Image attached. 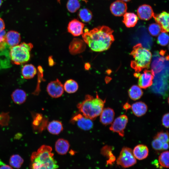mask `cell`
<instances>
[{
	"label": "cell",
	"instance_id": "cell-1",
	"mask_svg": "<svg viewBox=\"0 0 169 169\" xmlns=\"http://www.w3.org/2000/svg\"><path fill=\"white\" fill-rule=\"evenodd\" d=\"M113 30L108 26H102L89 31L84 30L82 34L83 41L92 51L101 52L108 49L114 40Z\"/></svg>",
	"mask_w": 169,
	"mask_h": 169
},
{
	"label": "cell",
	"instance_id": "cell-2",
	"mask_svg": "<svg viewBox=\"0 0 169 169\" xmlns=\"http://www.w3.org/2000/svg\"><path fill=\"white\" fill-rule=\"evenodd\" d=\"M52 148L43 145L32 153L30 158V169H58L59 166L54 157Z\"/></svg>",
	"mask_w": 169,
	"mask_h": 169
},
{
	"label": "cell",
	"instance_id": "cell-3",
	"mask_svg": "<svg viewBox=\"0 0 169 169\" xmlns=\"http://www.w3.org/2000/svg\"><path fill=\"white\" fill-rule=\"evenodd\" d=\"M105 100L100 98L97 94L95 97L87 95L84 99L78 103L77 107L85 117L93 120L100 115L104 109Z\"/></svg>",
	"mask_w": 169,
	"mask_h": 169
},
{
	"label": "cell",
	"instance_id": "cell-4",
	"mask_svg": "<svg viewBox=\"0 0 169 169\" xmlns=\"http://www.w3.org/2000/svg\"><path fill=\"white\" fill-rule=\"evenodd\" d=\"M131 54L133 58L131 66L136 72H139L149 67L152 58L151 53L141 44H138L134 47Z\"/></svg>",
	"mask_w": 169,
	"mask_h": 169
},
{
	"label": "cell",
	"instance_id": "cell-5",
	"mask_svg": "<svg viewBox=\"0 0 169 169\" xmlns=\"http://www.w3.org/2000/svg\"><path fill=\"white\" fill-rule=\"evenodd\" d=\"M33 47L31 44L25 43L11 47L10 55L13 62L17 65L27 62L30 59V52Z\"/></svg>",
	"mask_w": 169,
	"mask_h": 169
},
{
	"label": "cell",
	"instance_id": "cell-6",
	"mask_svg": "<svg viewBox=\"0 0 169 169\" xmlns=\"http://www.w3.org/2000/svg\"><path fill=\"white\" fill-rule=\"evenodd\" d=\"M118 165L127 168L135 164L136 162L132 150L127 147H123L116 161Z\"/></svg>",
	"mask_w": 169,
	"mask_h": 169
},
{
	"label": "cell",
	"instance_id": "cell-7",
	"mask_svg": "<svg viewBox=\"0 0 169 169\" xmlns=\"http://www.w3.org/2000/svg\"><path fill=\"white\" fill-rule=\"evenodd\" d=\"M128 122L127 116L125 115H121L113 121L110 127V130L117 133L121 137L124 135V130Z\"/></svg>",
	"mask_w": 169,
	"mask_h": 169
},
{
	"label": "cell",
	"instance_id": "cell-8",
	"mask_svg": "<svg viewBox=\"0 0 169 169\" xmlns=\"http://www.w3.org/2000/svg\"><path fill=\"white\" fill-rule=\"evenodd\" d=\"M92 120L89 119L81 114L74 115L71 118V122L76 125L80 128L84 130H89L93 126Z\"/></svg>",
	"mask_w": 169,
	"mask_h": 169
},
{
	"label": "cell",
	"instance_id": "cell-9",
	"mask_svg": "<svg viewBox=\"0 0 169 169\" xmlns=\"http://www.w3.org/2000/svg\"><path fill=\"white\" fill-rule=\"evenodd\" d=\"M64 86L58 79L49 82L47 87V91L49 95L53 98L61 96L64 93Z\"/></svg>",
	"mask_w": 169,
	"mask_h": 169
},
{
	"label": "cell",
	"instance_id": "cell-10",
	"mask_svg": "<svg viewBox=\"0 0 169 169\" xmlns=\"http://www.w3.org/2000/svg\"><path fill=\"white\" fill-rule=\"evenodd\" d=\"M154 73L152 70H145L138 76V86L141 88L146 89L152 84Z\"/></svg>",
	"mask_w": 169,
	"mask_h": 169
},
{
	"label": "cell",
	"instance_id": "cell-11",
	"mask_svg": "<svg viewBox=\"0 0 169 169\" xmlns=\"http://www.w3.org/2000/svg\"><path fill=\"white\" fill-rule=\"evenodd\" d=\"M84 25V23L74 19L69 23L68 31L74 36H78L83 34Z\"/></svg>",
	"mask_w": 169,
	"mask_h": 169
},
{
	"label": "cell",
	"instance_id": "cell-12",
	"mask_svg": "<svg viewBox=\"0 0 169 169\" xmlns=\"http://www.w3.org/2000/svg\"><path fill=\"white\" fill-rule=\"evenodd\" d=\"M127 8V4L124 2L117 0L111 4L110 9L111 13L116 16H121L126 13Z\"/></svg>",
	"mask_w": 169,
	"mask_h": 169
},
{
	"label": "cell",
	"instance_id": "cell-13",
	"mask_svg": "<svg viewBox=\"0 0 169 169\" xmlns=\"http://www.w3.org/2000/svg\"><path fill=\"white\" fill-rule=\"evenodd\" d=\"M153 17L156 23L160 26L161 32H168L169 31V14L163 11L159 14H154Z\"/></svg>",
	"mask_w": 169,
	"mask_h": 169
},
{
	"label": "cell",
	"instance_id": "cell-14",
	"mask_svg": "<svg viewBox=\"0 0 169 169\" xmlns=\"http://www.w3.org/2000/svg\"><path fill=\"white\" fill-rule=\"evenodd\" d=\"M86 47L85 43L83 40L78 38H74L69 45V50L71 54L75 55L83 52Z\"/></svg>",
	"mask_w": 169,
	"mask_h": 169
},
{
	"label": "cell",
	"instance_id": "cell-15",
	"mask_svg": "<svg viewBox=\"0 0 169 169\" xmlns=\"http://www.w3.org/2000/svg\"><path fill=\"white\" fill-rule=\"evenodd\" d=\"M137 14L141 19L148 20L153 17L154 13L150 5L145 4L138 7L137 10Z\"/></svg>",
	"mask_w": 169,
	"mask_h": 169
},
{
	"label": "cell",
	"instance_id": "cell-16",
	"mask_svg": "<svg viewBox=\"0 0 169 169\" xmlns=\"http://www.w3.org/2000/svg\"><path fill=\"white\" fill-rule=\"evenodd\" d=\"M115 116L114 110L110 108L103 109L100 115V121L104 125L112 123Z\"/></svg>",
	"mask_w": 169,
	"mask_h": 169
},
{
	"label": "cell",
	"instance_id": "cell-17",
	"mask_svg": "<svg viewBox=\"0 0 169 169\" xmlns=\"http://www.w3.org/2000/svg\"><path fill=\"white\" fill-rule=\"evenodd\" d=\"M20 40V35L17 32L11 30L6 33L5 42L10 47H12L18 45Z\"/></svg>",
	"mask_w": 169,
	"mask_h": 169
},
{
	"label": "cell",
	"instance_id": "cell-18",
	"mask_svg": "<svg viewBox=\"0 0 169 169\" xmlns=\"http://www.w3.org/2000/svg\"><path fill=\"white\" fill-rule=\"evenodd\" d=\"M135 157L139 160L144 159L148 155L149 150L147 147L143 144L136 146L133 151Z\"/></svg>",
	"mask_w": 169,
	"mask_h": 169
},
{
	"label": "cell",
	"instance_id": "cell-19",
	"mask_svg": "<svg viewBox=\"0 0 169 169\" xmlns=\"http://www.w3.org/2000/svg\"><path fill=\"white\" fill-rule=\"evenodd\" d=\"M134 114L137 117H141L145 115L147 110L146 104L142 101L133 103L131 106Z\"/></svg>",
	"mask_w": 169,
	"mask_h": 169
},
{
	"label": "cell",
	"instance_id": "cell-20",
	"mask_svg": "<svg viewBox=\"0 0 169 169\" xmlns=\"http://www.w3.org/2000/svg\"><path fill=\"white\" fill-rule=\"evenodd\" d=\"M69 147V142L62 138L58 139L55 143V148L56 152L61 155H65L68 152Z\"/></svg>",
	"mask_w": 169,
	"mask_h": 169
},
{
	"label": "cell",
	"instance_id": "cell-21",
	"mask_svg": "<svg viewBox=\"0 0 169 169\" xmlns=\"http://www.w3.org/2000/svg\"><path fill=\"white\" fill-rule=\"evenodd\" d=\"M138 20L137 16L132 13H125L123 15L122 21L127 28L133 27L135 26Z\"/></svg>",
	"mask_w": 169,
	"mask_h": 169
},
{
	"label": "cell",
	"instance_id": "cell-22",
	"mask_svg": "<svg viewBox=\"0 0 169 169\" xmlns=\"http://www.w3.org/2000/svg\"><path fill=\"white\" fill-rule=\"evenodd\" d=\"M47 128L50 133L58 135L63 131V126L60 121L54 120L49 122L47 125Z\"/></svg>",
	"mask_w": 169,
	"mask_h": 169
},
{
	"label": "cell",
	"instance_id": "cell-23",
	"mask_svg": "<svg viewBox=\"0 0 169 169\" xmlns=\"http://www.w3.org/2000/svg\"><path fill=\"white\" fill-rule=\"evenodd\" d=\"M11 97L15 103L18 104H21L25 101L27 95L25 92L23 90L17 89L13 92Z\"/></svg>",
	"mask_w": 169,
	"mask_h": 169
},
{
	"label": "cell",
	"instance_id": "cell-24",
	"mask_svg": "<svg viewBox=\"0 0 169 169\" xmlns=\"http://www.w3.org/2000/svg\"><path fill=\"white\" fill-rule=\"evenodd\" d=\"M37 73L35 67L32 64L24 65L22 69V74L26 79H30L34 77Z\"/></svg>",
	"mask_w": 169,
	"mask_h": 169
},
{
	"label": "cell",
	"instance_id": "cell-25",
	"mask_svg": "<svg viewBox=\"0 0 169 169\" xmlns=\"http://www.w3.org/2000/svg\"><path fill=\"white\" fill-rule=\"evenodd\" d=\"M143 94V91L139 86L133 85L129 89L128 94L130 98L136 100L140 99Z\"/></svg>",
	"mask_w": 169,
	"mask_h": 169
},
{
	"label": "cell",
	"instance_id": "cell-26",
	"mask_svg": "<svg viewBox=\"0 0 169 169\" xmlns=\"http://www.w3.org/2000/svg\"><path fill=\"white\" fill-rule=\"evenodd\" d=\"M63 86L64 90L68 93L75 92L78 90L79 87L77 82L72 79L67 80Z\"/></svg>",
	"mask_w": 169,
	"mask_h": 169
},
{
	"label": "cell",
	"instance_id": "cell-27",
	"mask_svg": "<svg viewBox=\"0 0 169 169\" xmlns=\"http://www.w3.org/2000/svg\"><path fill=\"white\" fill-rule=\"evenodd\" d=\"M78 16L79 19L84 23L90 22L93 16L91 12L86 8L81 9L78 13Z\"/></svg>",
	"mask_w": 169,
	"mask_h": 169
},
{
	"label": "cell",
	"instance_id": "cell-28",
	"mask_svg": "<svg viewBox=\"0 0 169 169\" xmlns=\"http://www.w3.org/2000/svg\"><path fill=\"white\" fill-rule=\"evenodd\" d=\"M23 161V159L20 155L18 154H14L10 157L9 163L12 167L19 169L21 167Z\"/></svg>",
	"mask_w": 169,
	"mask_h": 169
},
{
	"label": "cell",
	"instance_id": "cell-29",
	"mask_svg": "<svg viewBox=\"0 0 169 169\" xmlns=\"http://www.w3.org/2000/svg\"><path fill=\"white\" fill-rule=\"evenodd\" d=\"M80 6L78 0H68L66 4L68 10L71 13L75 12L79 9Z\"/></svg>",
	"mask_w": 169,
	"mask_h": 169
},
{
	"label": "cell",
	"instance_id": "cell-30",
	"mask_svg": "<svg viewBox=\"0 0 169 169\" xmlns=\"http://www.w3.org/2000/svg\"><path fill=\"white\" fill-rule=\"evenodd\" d=\"M169 154L168 151L161 154L159 157V161L161 166L166 168L169 167Z\"/></svg>",
	"mask_w": 169,
	"mask_h": 169
},
{
	"label": "cell",
	"instance_id": "cell-31",
	"mask_svg": "<svg viewBox=\"0 0 169 169\" xmlns=\"http://www.w3.org/2000/svg\"><path fill=\"white\" fill-rule=\"evenodd\" d=\"M167 32H161L158 35L157 42L159 45L165 46L168 44L169 36Z\"/></svg>",
	"mask_w": 169,
	"mask_h": 169
},
{
	"label": "cell",
	"instance_id": "cell-32",
	"mask_svg": "<svg viewBox=\"0 0 169 169\" xmlns=\"http://www.w3.org/2000/svg\"><path fill=\"white\" fill-rule=\"evenodd\" d=\"M148 31L153 36H158L161 32L160 26L157 23H152L148 27Z\"/></svg>",
	"mask_w": 169,
	"mask_h": 169
},
{
	"label": "cell",
	"instance_id": "cell-33",
	"mask_svg": "<svg viewBox=\"0 0 169 169\" xmlns=\"http://www.w3.org/2000/svg\"><path fill=\"white\" fill-rule=\"evenodd\" d=\"M155 138L161 141L163 143L168 142L169 136L168 132L161 131L157 133Z\"/></svg>",
	"mask_w": 169,
	"mask_h": 169
},
{
	"label": "cell",
	"instance_id": "cell-34",
	"mask_svg": "<svg viewBox=\"0 0 169 169\" xmlns=\"http://www.w3.org/2000/svg\"><path fill=\"white\" fill-rule=\"evenodd\" d=\"M163 143L158 139L154 138L152 142L151 145L153 148L156 150L159 151L162 149Z\"/></svg>",
	"mask_w": 169,
	"mask_h": 169
},
{
	"label": "cell",
	"instance_id": "cell-35",
	"mask_svg": "<svg viewBox=\"0 0 169 169\" xmlns=\"http://www.w3.org/2000/svg\"><path fill=\"white\" fill-rule=\"evenodd\" d=\"M101 153L104 156H106L109 158L114 155L112 152V148L108 146H104L101 151Z\"/></svg>",
	"mask_w": 169,
	"mask_h": 169
},
{
	"label": "cell",
	"instance_id": "cell-36",
	"mask_svg": "<svg viewBox=\"0 0 169 169\" xmlns=\"http://www.w3.org/2000/svg\"><path fill=\"white\" fill-rule=\"evenodd\" d=\"M169 113H166L163 115L162 119V124L166 128L169 127Z\"/></svg>",
	"mask_w": 169,
	"mask_h": 169
},
{
	"label": "cell",
	"instance_id": "cell-37",
	"mask_svg": "<svg viewBox=\"0 0 169 169\" xmlns=\"http://www.w3.org/2000/svg\"><path fill=\"white\" fill-rule=\"evenodd\" d=\"M6 32L4 30L0 32V44H1V47H3L6 43L5 41V36Z\"/></svg>",
	"mask_w": 169,
	"mask_h": 169
},
{
	"label": "cell",
	"instance_id": "cell-38",
	"mask_svg": "<svg viewBox=\"0 0 169 169\" xmlns=\"http://www.w3.org/2000/svg\"><path fill=\"white\" fill-rule=\"evenodd\" d=\"M5 25L3 19L0 18V32L4 30Z\"/></svg>",
	"mask_w": 169,
	"mask_h": 169
},
{
	"label": "cell",
	"instance_id": "cell-39",
	"mask_svg": "<svg viewBox=\"0 0 169 169\" xmlns=\"http://www.w3.org/2000/svg\"><path fill=\"white\" fill-rule=\"evenodd\" d=\"M0 169H13V168L11 166L4 164L0 166Z\"/></svg>",
	"mask_w": 169,
	"mask_h": 169
},
{
	"label": "cell",
	"instance_id": "cell-40",
	"mask_svg": "<svg viewBox=\"0 0 169 169\" xmlns=\"http://www.w3.org/2000/svg\"><path fill=\"white\" fill-rule=\"evenodd\" d=\"M168 148V142L163 143L162 149L164 150H167Z\"/></svg>",
	"mask_w": 169,
	"mask_h": 169
},
{
	"label": "cell",
	"instance_id": "cell-41",
	"mask_svg": "<svg viewBox=\"0 0 169 169\" xmlns=\"http://www.w3.org/2000/svg\"><path fill=\"white\" fill-rule=\"evenodd\" d=\"M131 106L128 103H126L123 106V108L125 110H127L131 108Z\"/></svg>",
	"mask_w": 169,
	"mask_h": 169
},
{
	"label": "cell",
	"instance_id": "cell-42",
	"mask_svg": "<svg viewBox=\"0 0 169 169\" xmlns=\"http://www.w3.org/2000/svg\"><path fill=\"white\" fill-rule=\"evenodd\" d=\"M49 64L50 65L52 66L54 64V61L52 58L49 57Z\"/></svg>",
	"mask_w": 169,
	"mask_h": 169
},
{
	"label": "cell",
	"instance_id": "cell-43",
	"mask_svg": "<svg viewBox=\"0 0 169 169\" xmlns=\"http://www.w3.org/2000/svg\"><path fill=\"white\" fill-rule=\"evenodd\" d=\"M90 67V65L89 63H86L85 65V68L86 69H88Z\"/></svg>",
	"mask_w": 169,
	"mask_h": 169
},
{
	"label": "cell",
	"instance_id": "cell-44",
	"mask_svg": "<svg viewBox=\"0 0 169 169\" xmlns=\"http://www.w3.org/2000/svg\"><path fill=\"white\" fill-rule=\"evenodd\" d=\"M121 0L124 1V2H127L131 0Z\"/></svg>",
	"mask_w": 169,
	"mask_h": 169
},
{
	"label": "cell",
	"instance_id": "cell-45",
	"mask_svg": "<svg viewBox=\"0 0 169 169\" xmlns=\"http://www.w3.org/2000/svg\"><path fill=\"white\" fill-rule=\"evenodd\" d=\"M2 3V0H0V7L1 6Z\"/></svg>",
	"mask_w": 169,
	"mask_h": 169
}]
</instances>
